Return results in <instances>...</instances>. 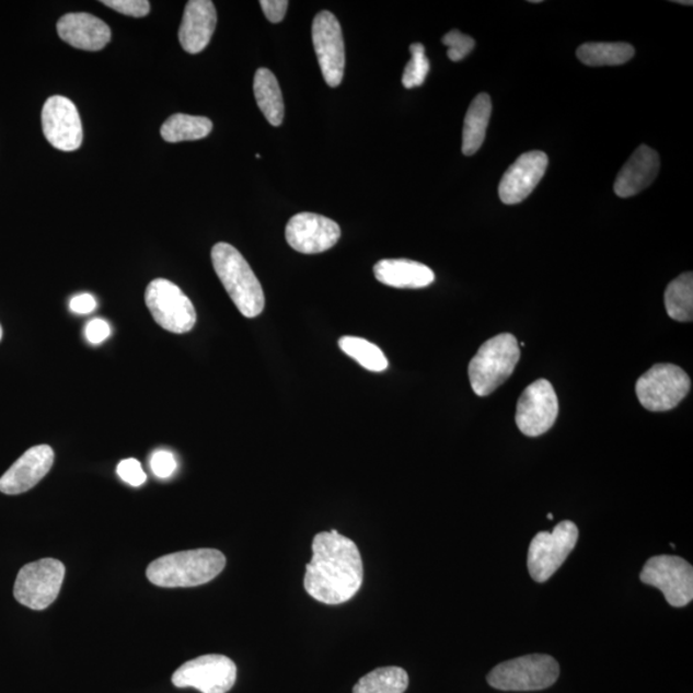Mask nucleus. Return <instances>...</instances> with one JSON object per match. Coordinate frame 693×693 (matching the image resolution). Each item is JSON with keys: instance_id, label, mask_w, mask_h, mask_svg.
<instances>
[{"instance_id": "1", "label": "nucleus", "mask_w": 693, "mask_h": 693, "mask_svg": "<svg viewBox=\"0 0 693 693\" xmlns=\"http://www.w3.org/2000/svg\"><path fill=\"white\" fill-rule=\"evenodd\" d=\"M362 582L363 565L356 543L335 529L316 534L312 561L305 566V592L326 605H339L351 600Z\"/></svg>"}, {"instance_id": "2", "label": "nucleus", "mask_w": 693, "mask_h": 693, "mask_svg": "<svg viewBox=\"0 0 693 693\" xmlns=\"http://www.w3.org/2000/svg\"><path fill=\"white\" fill-rule=\"evenodd\" d=\"M227 557L221 551L199 548L162 556L149 564L147 578L163 588L203 586L226 569Z\"/></svg>"}, {"instance_id": "3", "label": "nucleus", "mask_w": 693, "mask_h": 693, "mask_svg": "<svg viewBox=\"0 0 693 693\" xmlns=\"http://www.w3.org/2000/svg\"><path fill=\"white\" fill-rule=\"evenodd\" d=\"M211 257L216 274L241 314L249 319L263 314L264 289L242 253L233 245L218 243Z\"/></svg>"}, {"instance_id": "4", "label": "nucleus", "mask_w": 693, "mask_h": 693, "mask_svg": "<svg viewBox=\"0 0 693 693\" xmlns=\"http://www.w3.org/2000/svg\"><path fill=\"white\" fill-rule=\"evenodd\" d=\"M520 360L519 343L512 334H498L480 348L469 363V379L476 396L486 397L508 380Z\"/></svg>"}, {"instance_id": "5", "label": "nucleus", "mask_w": 693, "mask_h": 693, "mask_svg": "<svg viewBox=\"0 0 693 693\" xmlns=\"http://www.w3.org/2000/svg\"><path fill=\"white\" fill-rule=\"evenodd\" d=\"M561 674L557 661L550 655H527L501 662L487 677L492 688L499 691H541L553 685Z\"/></svg>"}, {"instance_id": "6", "label": "nucleus", "mask_w": 693, "mask_h": 693, "mask_svg": "<svg viewBox=\"0 0 693 693\" xmlns=\"http://www.w3.org/2000/svg\"><path fill=\"white\" fill-rule=\"evenodd\" d=\"M578 528L573 521L558 523L553 532H540L528 551V570L536 584H545L561 569L566 558L576 548Z\"/></svg>"}, {"instance_id": "7", "label": "nucleus", "mask_w": 693, "mask_h": 693, "mask_svg": "<svg viewBox=\"0 0 693 693\" xmlns=\"http://www.w3.org/2000/svg\"><path fill=\"white\" fill-rule=\"evenodd\" d=\"M691 390V379L680 367L658 363L637 380V397L648 412H668L681 404Z\"/></svg>"}, {"instance_id": "8", "label": "nucleus", "mask_w": 693, "mask_h": 693, "mask_svg": "<svg viewBox=\"0 0 693 693\" xmlns=\"http://www.w3.org/2000/svg\"><path fill=\"white\" fill-rule=\"evenodd\" d=\"M65 574V565L56 558L30 563L20 570L14 582V599L32 610L47 609L57 600Z\"/></svg>"}, {"instance_id": "9", "label": "nucleus", "mask_w": 693, "mask_h": 693, "mask_svg": "<svg viewBox=\"0 0 693 693\" xmlns=\"http://www.w3.org/2000/svg\"><path fill=\"white\" fill-rule=\"evenodd\" d=\"M146 303L155 323L168 332L188 333L197 323L195 305L181 288L166 279L149 282Z\"/></svg>"}, {"instance_id": "10", "label": "nucleus", "mask_w": 693, "mask_h": 693, "mask_svg": "<svg viewBox=\"0 0 693 693\" xmlns=\"http://www.w3.org/2000/svg\"><path fill=\"white\" fill-rule=\"evenodd\" d=\"M639 579L647 586L659 588L670 607L683 608L693 599L692 565L681 557H651L640 571Z\"/></svg>"}, {"instance_id": "11", "label": "nucleus", "mask_w": 693, "mask_h": 693, "mask_svg": "<svg viewBox=\"0 0 693 693\" xmlns=\"http://www.w3.org/2000/svg\"><path fill=\"white\" fill-rule=\"evenodd\" d=\"M235 682V662L223 655H204L193 659L173 675L177 689H196L203 693H227Z\"/></svg>"}, {"instance_id": "12", "label": "nucleus", "mask_w": 693, "mask_h": 693, "mask_svg": "<svg viewBox=\"0 0 693 693\" xmlns=\"http://www.w3.org/2000/svg\"><path fill=\"white\" fill-rule=\"evenodd\" d=\"M558 415V401L553 384L546 379L527 386L517 407V426L527 437H540L553 428Z\"/></svg>"}, {"instance_id": "13", "label": "nucleus", "mask_w": 693, "mask_h": 693, "mask_svg": "<svg viewBox=\"0 0 693 693\" xmlns=\"http://www.w3.org/2000/svg\"><path fill=\"white\" fill-rule=\"evenodd\" d=\"M312 42L325 83L340 85L345 77L346 51L339 21L330 11L316 14L312 24Z\"/></svg>"}, {"instance_id": "14", "label": "nucleus", "mask_w": 693, "mask_h": 693, "mask_svg": "<svg viewBox=\"0 0 693 693\" xmlns=\"http://www.w3.org/2000/svg\"><path fill=\"white\" fill-rule=\"evenodd\" d=\"M44 137L59 151H77L83 143V125L77 106L62 95H54L42 111Z\"/></svg>"}, {"instance_id": "15", "label": "nucleus", "mask_w": 693, "mask_h": 693, "mask_svg": "<svg viewBox=\"0 0 693 693\" xmlns=\"http://www.w3.org/2000/svg\"><path fill=\"white\" fill-rule=\"evenodd\" d=\"M287 242L304 255H316L334 247L340 238L337 222L325 216L302 212L293 216L286 228Z\"/></svg>"}, {"instance_id": "16", "label": "nucleus", "mask_w": 693, "mask_h": 693, "mask_svg": "<svg viewBox=\"0 0 693 693\" xmlns=\"http://www.w3.org/2000/svg\"><path fill=\"white\" fill-rule=\"evenodd\" d=\"M547 166L548 158L545 152L532 151L521 154L506 171L499 183L498 196L503 204L523 203L545 176Z\"/></svg>"}, {"instance_id": "17", "label": "nucleus", "mask_w": 693, "mask_h": 693, "mask_svg": "<svg viewBox=\"0 0 693 693\" xmlns=\"http://www.w3.org/2000/svg\"><path fill=\"white\" fill-rule=\"evenodd\" d=\"M55 462L51 447H32L0 478V492L4 495H21L34 488L46 476Z\"/></svg>"}, {"instance_id": "18", "label": "nucleus", "mask_w": 693, "mask_h": 693, "mask_svg": "<svg viewBox=\"0 0 693 693\" xmlns=\"http://www.w3.org/2000/svg\"><path fill=\"white\" fill-rule=\"evenodd\" d=\"M218 24V12L210 0H190L186 3L178 42L190 55L200 54L211 42Z\"/></svg>"}, {"instance_id": "19", "label": "nucleus", "mask_w": 693, "mask_h": 693, "mask_svg": "<svg viewBox=\"0 0 693 693\" xmlns=\"http://www.w3.org/2000/svg\"><path fill=\"white\" fill-rule=\"evenodd\" d=\"M59 37L71 47L96 51L111 42V28L106 22L89 13H69L58 21Z\"/></svg>"}, {"instance_id": "20", "label": "nucleus", "mask_w": 693, "mask_h": 693, "mask_svg": "<svg viewBox=\"0 0 693 693\" xmlns=\"http://www.w3.org/2000/svg\"><path fill=\"white\" fill-rule=\"evenodd\" d=\"M659 169L658 152L650 147L639 146L615 178V195L621 198L638 195L654 183Z\"/></svg>"}, {"instance_id": "21", "label": "nucleus", "mask_w": 693, "mask_h": 693, "mask_svg": "<svg viewBox=\"0 0 693 693\" xmlns=\"http://www.w3.org/2000/svg\"><path fill=\"white\" fill-rule=\"evenodd\" d=\"M374 275L382 285L400 289L426 288L436 279L434 270L427 265L405 258L379 261Z\"/></svg>"}, {"instance_id": "22", "label": "nucleus", "mask_w": 693, "mask_h": 693, "mask_svg": "<svg viewBox=\"0 0 693 693\" xmlns=\"http://www.w3.org/2000/svg\"><path fill=\"white\" fill-rule=\"evenodd\" d=\"M490 114V96L486 93L476 95L466 112L462 130V153L465 155H473L480 151L486 139Z\"/></svg>"}, {"instance_id": "23", "label": "nucleus", "mask_w": 693, "mask_h": 693, "mask_svg": "<svg viewBox=\"0 0 693 693\" xmlns=\"http://www.w3.org/2000/svg\"><path fill=\"white\" fill-rule=\"evenodd\" d=\"M253 92L266 120L273 126H280L285 120V102H282L278 79L270 70L265 67L257 70L255 81H253Z\"/></svg>"}, {"instance_id": "24", "label": "nucleus", "mask_w": 693, "mask_h": 693, "mask_svg": "<svg viewBox=\"0 0 693 693\" xmlns=\"http://www.w3.org/2000/svg\"><path fill=\"white\" fill-rule=\"evenodd\" d=\"M212 128L210 118L176 114L163 123L161 136L169 143H181V141L204 139L210 136Z\"/></svg>"}, {"instance_id": "25", "label": "nucleus", "mask_w": 693, "mask_h": 693, "mask_svg": "<svg viewBox=\"0 0 693 693\" xmlns=\"http://www.w3.org/2000/svg\"><path fill=\"white\" fill-rule=\"evenodd\" d=\"M635 56V48L627 43H586L577 50L579 61L592 67L620 66Z\"/></svg>"}, {"instance_id": "26", "label": "nucleus", "mask_w": 693, "mask_h": 693, "mask_svg": "<svg viewBox=\"0 0 693 693\" xmlns=\"http://www.w3.org/2000/svg\"><path fill=\"white\" fill-rule=\"evenodd\" d=\"M408 675L405 669L385 667L363 675L354 688V693H405Z\"/></svg>"}, {"instance_id": "27", "label": "nucleus", "mask_w": 693, "mask_h": 693, "mask_svg": "<svg viewBox=\"0 0 693 693\" xmlns=\"http://www.w3.org/2000/svg\"><path fill=\"white\" fill-rule=\"evenodd\" d=\"M666 309L675 322L689 323L693 320V275L684 273L674 279L666 290Z\"/></svg>"}, {"instance_id": "28", "label": "nucleus", "mask_w": 693, "mask_h": 693, "mask_svg": "<svg viewBox=\"0 0 693 693\" xmlns=\"http://www.w3.org/2000/svg\"><path fill=\"white\" fill-rule=\"evenodd\" d=\"M339 348L369 371L382 372L389 368V360L382 349L367 339L346 335L339 339Z\"/></svg>"}, {"instance_id": "29", "label": "nucleus", "mask_w": 693, "mask_h": 693, "mask_svg": "<svg viewBox=\"0 0 693 693\" xmlns=\"http://www.w3.org/2000/svg\"><path fill=\"white\" fill-rule=\"evenodd\" d=\"M409 54H412V59H409V62L405 67L404 74H402V84H404L406 89L423 85L430 71L429 59L426 56V48H424L423 44H412Z\"/></svg>"}, {"instance_id": "30", "label": "nucleus", "mask_w": 693, "mask_h": 693, "mask_svg": "<svg viewBox=\"0 0 693 693\" xmlns=\"http://www.w3.org/2000/svg\"><path fill=\"white\" fill-rule=\"evenodd\" d=\"M442 43L449 50L447 56L453 62H460L467 55H471L475 48V42L472 36L462 34L459 30H452L443 36Z\"/></svg>"}, {"instance_id": "31", "label": "nucleus", "mask_w": 693, "mask_h": 693, "mask_svg": "<svg viewBox=\"0 0 693 693\" xmlns=\"http://www.w3.org/2000/svg\"><path fill=\"white\" fill-rule=\"evenodd\" d=\"M102 4L125 14V16L137 19L147 16L149 11H151V3L147 2V0H103Z\"/></svg>"}, {"instance_id": "32", "label": "nucleus", "mask_w": 693, "mask_h": 693, "mask_svg": "<svg viewBox=\"0 0 693 693\" xmlns=\"http://www.w3.org/2000/svg\"><path fill=\"white\" fill-rule=\"evenodd\" d=\"M117 474L125 482L132 487H140L147 481V474L141 467V464L136 459H126L117 466Z\"/></svg>"}, {"instance_id": "33", "label": "nucleus", "mask_w": 693, "mask_h": 693, "mask_svg": "<svg viewBox=\"0 0 693 693\" xmlns=\"http://www.w3.org/2000/svg\"><path fill=\"white\" fill-rule=\"evenodd\" d=\"M152 472L158 478L168 480L177 467V462L173 453L165 450L155 451L151 458Z\"/></svg>"}, {"instance_id": "34", "label": "nucleus", "mask_w": 693, "mask_h": 693, "mask_svg": "<svg viewBox=\"0 0 693 693\" xmlns=\"http://www.w3.org/2000/svg\"><path fill=\"white\" fill-rule=\"evenodd\" d=\"M259 4L266 19L273 24H279L286 18L289 2L288 0H261Z\"/></svg>"}, {"instance_id": "35", "label": "nucleus", "mask_w": 693, "mask_h": 693, "mask_svg": "<svg viewBox=\"0 0 693 693\" xmlns=\"http://www.w3.org/2000/svg\"><path fill=\"white\" fill-rule=\"evenodd\" d=\"M109 334L111 326L102 319H94L91 323L86 325V339L91 342L92 345H101V343L109 337Z\"/></svg>"}, {"instance_id": "36", "label": "nucleus", "mask_w": 693, "mask_h": 693, "mask_svg": "<svg viewBox=\"0 0 693 693\" xmlns=\"http://www.w3.org/2000/svg\"><path fill=\"white\" fill-rule=\"evenodd\" d=\"M96 309V300L92 294L83 293L74 296L70 301V310L73 314L88 315Z\"/></svg>"}, {"instance_id": "37", "label": "nucleus", "mask_w": 693, "mask_h": 693, "mask_svg": "<svg viewBox=\"0 0 693 693\" xmlns=\"http://www.w3.org/2000/svg\"><path fill=\"white\" fill-rule=\"evenodd\" d=\"M675 3H678V4H689V5H692V2H681V0H678V2H675Z\"/></svg>"}, {"instance_id": "38", "label": "nucleus", "mask_w": 693, "mask_h": 693, "mask_svg": "<svg viewBox=\"0 0 693 693\" xmlns=\"http://www.w3.org/2000/svg\"><path fill=\"white\" fill-rule=\"evenodd\" d=\"M3 337V330H2V325H0V340H2Z\"/></svg>"}, {"instance_id": "39", "label": "nucleus", "mask_w": 693, "mask_h": 693, "mask_svg": "<svg viewBox=\"0 0 693 693\" xmlns=\"http://www.w3.org/2000/svg\"><path fill=\"white\" fill-rule=\"evenodd\" d=\"M547 518H548V519H554L553 513H548V517H547Z\"/></svg>"}]
</instances>
